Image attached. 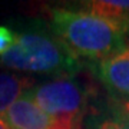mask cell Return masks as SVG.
I'll return each instance as SVG.
<instances>
[{"label": "cell", "mask_w": 129, "mask_h": 129, "mask_svg": "<svg viewBox=\"0 0 129 129\" xmlns=\"http://www.w3.org/2000/svg\"><path fill=\"white\" fill-rule=\"evenodd\" d=\"M52 33L78 59L103 60L128 45L123 24L86 10L53 7L49 10Z\"/></svg>", "instance_id": "6da1fadb"}, {"label": "cell", "mask_w": 129, "mask_h": 129, "mask_svg": "<svg viewBox=\"0 0 129 129\" xmlns=\"http://www.w3.org/2000/svg\"><path fill=\"white\" fill-rule=\"evenodd\" d=\"M0 64L29 73H52L62 76L78 75L80 62L53 35L40 30L17 33L16 42L0 57Z\"/></svg>", "instance_id": "7a4b0ae2"}, {"label": "cell", "mask_w": 129, "mask_h": 129, "mask_svg": "<svg viewBox=\"0 0 129 129\" xmlns=\"http://www.w3.org/2000/svg\"><path fill=\"white\" fill-rule=\"evenodd\" d=\"M75 76L76 75L57 78L37 88H32L27 93L47 115L75 129H82L90 88Z\"/></svg>", "instance_id": "3957f363"}, {"label": "cell", "mask_w": 129, "mask_h": 129, "mask_svg": "<svg viewBox=\"0 0 129 129\" xmlns=\"http://www.w3.org/2000/svg\"><path fill=\"white\" fill-rule=\"evenodd\" d=\"M3 118L12 129H75L47 115L27 92L10 106Z\"/></svg>", "instance_id": "277c9868"}, {"label": "cell", "mask_w": 129, "mask_h": 129, "mask_svg": "<svg viewBox=\"0 0 129 129\" xmlns=\"http://www.w3.org/2000/svg\"><path fill=\"white\" fill-rule=\"evenodd\" d=\"M98 75L105 88L115 96L129 101V43L98 64Z\"/></svg>", "instance_id": "5b68a950"}, {"label": "cell", "mask_w": 129, "mask_h": 129, "mask_svg": "<svg viewBox=\"0 0 129 129\" xmlns=\"http://www.w3.org/2000/svg\"><path fill=\"white\" fill-rule=\"evenodd\" d=\"M35 80L27 76L2 73L0 75V115L3 116L14 102L32 89Z\"/></svg>", "instance_id": "8992f818"}, {"label": "cell", "mask_w": 129, "mask_h": 129, "mask_svg": "<svg viewBox=\"0 0 129 129\" xmlns=\"http://www.w3.org/2000/svg\"><path fill=\"white\" fill-rule=\"evenodd\" d=\"M83 5V10L92 14L118 22L123 26L129 23V0H92Z\"/></svg>", "instance_id": "52a82bcc"}, {"label": "cell", "mask_w": 129, "mask_h": 129, "mask_svg": "<svg viewBox=\"0 0 129 129\" xmlns=\"http://www.w3.org/2000/svg\"><path fill=\"white\" fill-rule=\"evenodd\" d=\"M90 129H129V118L120 108L119 101L109 105V112L92 120Z\"/></svg>", "instance_id": "ba28073f"}, {"label": "cell", "mask_w": 129, "mask_h": 129, "mask_svg": "<svg viewBox=\"0 0 129 129\" xmlns=\"http://www.w3.org/2000/svg\"><path fill=\"white\" fill-rule=\"evenodd\" d=\"M16 37H17V33H14L10 27L0 26V57L12 49L16 42Z\"/></svg>", "instance_id": "9c48e42d"}, {"label": "cell", "mask_w": 129, "mask_h": 129, "mask_svg": "<svg viewBox=\"0 0 129 129\" xmlns=\"http://www.w3.org/2000/svg\"><path fill=\"white\" fill-rule=\"evenodd\" d=\"M119 103H120V108L126 113V116L129 118V101H119Z\"/></svg>", "instance_id": "30bf717a"}, {"label": "cell", "mask_w": 129, "mask_h": 129, "mask_svg": "<svg viewBox=\"0 0 129 129\" xmlns=\"http://www.w3.org/2000/svg\"><path fill=\"white\" fill-rule=\"evenodd\" d=\"M0 129H12V128L9 126V123L6 122L5 118H3L2 115H0Z\"/></svg>", "instance_id": "8fae6325"}]
</instances>
